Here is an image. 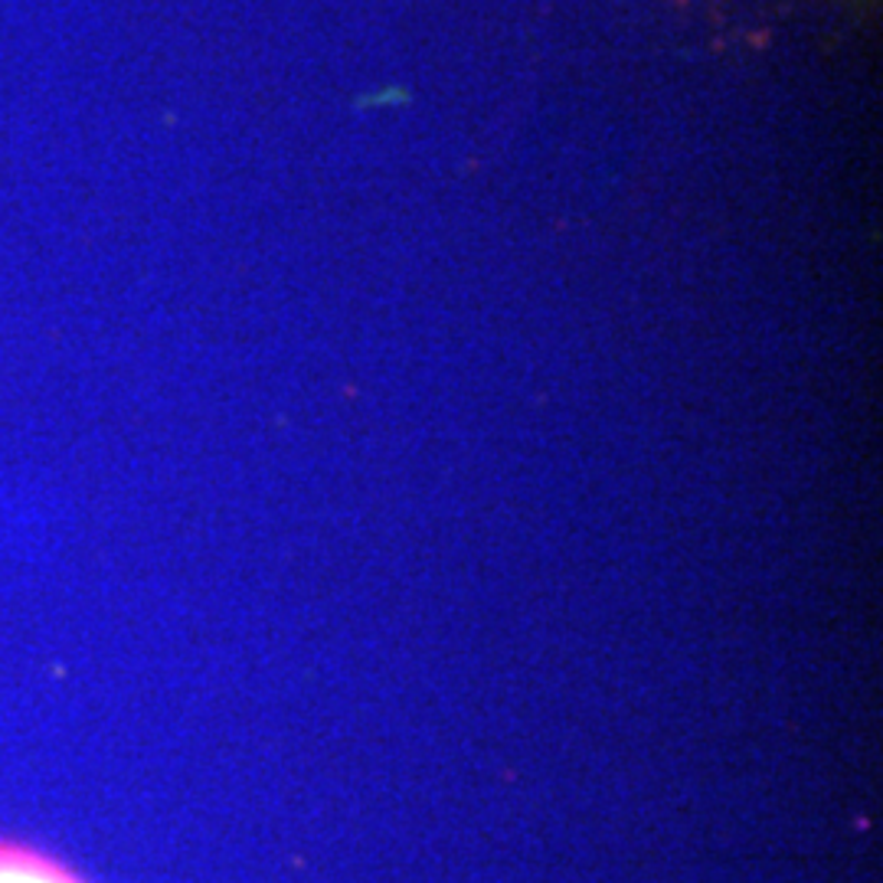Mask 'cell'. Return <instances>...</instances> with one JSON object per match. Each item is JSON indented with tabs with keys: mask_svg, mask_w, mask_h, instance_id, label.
Listing matches in <instances>:
<instances>
[{
	"mask_svg": "<svg viewBox=\"0 0 883 883\" xmlns=\"http://www.w3.org/2000/svg\"><path fill=\"white\" fill-rule=\"evenodd\" d=\"M0 883H80L63 868L20 848H0Z\"/></svg>",
	"mask_w": 883,
	"mask_h": 883,
	"instance_id": "6da1fadb",
	"label": "cell"
}]
</instances>
